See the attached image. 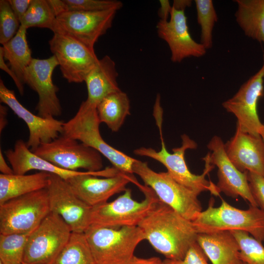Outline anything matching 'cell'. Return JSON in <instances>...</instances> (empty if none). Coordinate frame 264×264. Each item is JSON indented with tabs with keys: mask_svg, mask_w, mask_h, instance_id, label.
Listing matches in <instances>:
<instances>
[{
	"mask_svg": "<svg viewBox=\"0 0 264 264\" xmlns=\"http://www.w3.org/2000/svg\"><path fill=\"white\" fill-rule=\"evenodd\" d=\"M21 264H28V263H25V262H23Z\"/></svg>",
	"mask_w": 264,
	"mask_h": 264,
	"instance_id": "46",
	"label": "cell"
},
{
	"mask_svg": "<svg viewBox=\"0 0 264 264\" xmlns=\"http://www.w3.org/2000/svg\"><path fill=\"white\" fill-rule=\"evenodd\" d=\"M48 43L63 77L69 83L84 82L99 59L94 49L65 34L54 33Z\"/></svg>",
	"mask_w": 264,
	"mask_h": 264,
	"instance_id": "12",
	"label": "cell"
},
{
	"mask_svg": "<svg viewBox=\"0 0 264 264\" xmlns=\"http://www.w3.org/2000/svg\"><path fill=\"white\" fill-rule=\"evenodd\" d=\"M72 232L60 216L50 212L30 234L23 262L30 264H53Z\"/></svg>",
	"mask_w": 264,
	"mask_h": 264,
	"instance_id": "9",
	"label": "cell"
},
{
	"mask_svg": "<svg viewBox=\"0 0 264 264\" xmlns=\"http://www.w3.org/2000/svg\"><path fill=\"white\" fill-rule=\"evenodd\" d=\"M207 147L211 153L205 157L210 164L217 166L218 169L216 185L220 192L234 198L241 197L249 202L250 205L258 206L250 189L247 172L240 171L230 161L221 138L214 135Z\"/></svg>",
	"mask_w": 264,
	"mask_h": 264,
	"instance_id": "17",
	"label": "cell"
},
{
	"mask_svg": "<svg viewBox=\"0 0 264 264\" xmlns=\"http://www.w3.org/2000/svg\"><path fill=\"white\" fill-rule=\"evenodd\" d=\"M50 174H0V204L11 199L47 188Z\"/></svg>",
	"mask_w": 264,
	"mask_h": 264,
	"instance_id": "24",
	"label": "cell"
},
{
	"mask_svg": "<svg viewBox=\"0 0 264 264\" xmlns=\"http://www.w3.org/2000/svg\"><path fill=\"white\" fill-rule=\"evenodd\" d=\"M32 0H7L14 13L21 21L28 9Z\"/></svg>",
	"mask_w": 264,
	"mask_h": 264,
	"instance_id": "37",
	"label": "cell"
},
{
	"mask_svg": "<svg viewBox=\"0 0 264 264\" xmlns=\"http://www.w3.org/2000/svg\"><path fill=\"white\" fill-rule=\"evenodd\" d=\"M129 264H164L163 261L157 257L142 258L134 256Z\"/></svg>",
	"mask_w": 264,
	"mask_h": 264,
	"instance_id": "41",
	"label": "cell"
},
{
	"mask_svg": "<svg viewBox=\"0 0 264 264\" xmlns=\"http://www.w3.org/2000/svg\"><path fill=\"white\" fill-rule=\"evenodd\" d=\"M0 68L1 69L6 72L11 76L13 79L20 94L22 95L24 93L23 85L22 84L15 73L6 64L5 59L3 56V50L2 46L0 47Z\"/></svg>",
	"mask_w": 264,
	"mask_h": 264,
	"instance_id": "38",
	"label": "cell"
},
{
	"mask_svg": "<svg viewBox=\"0 0 264 264\" xmlns=\"http://www.w3.org/2000/svg\"><path fill=\"white\" fill-rule=\"evenodd\" d=\"M236 21L244 34L264 44V0H235Z\"/></svg>",
	"mask_w": 264,
	"mask_h": 264,
	"instance_id": "25",
	"label": "cell"
},
{
	"mask_svg": "<svg viewBox=\"0 0 264 264\" xmlns=\"http://www.w3.org/2000/svg\"><path fill=\"white\" fill-rule=\"evenodd\" d=\"M158 37L168 45L171 60L180 63L189 57L199 58L206 53V49L191 36L184 10L172 6L168 20H159L156 26Z\"/></svg>",
	"mask_w": 264,
	"mask_h": 264,
	"instance_id": "18",
	"label": "cell"
},
{
	"mask_svg": "<svg viewBox=\"0 0 264 264\" xmlns=\"http://www.w3.org/2000/svg\"><path fill=\"white\" fill-rule=\"evenodd\" d=\"M53 264H97L84 233L72 232Z\"/></svg>",
	"mask_w": 264,
	"mask_h": 264,
	"instance_id": "28",
	"label": "cell"
},
{
	"mask_svg": "<svg viewBox=\"0 0 264 264\" xmlns=\"http://www.w3.org/2000/svg\"><path fill=\"white\" fill-rule=\"evenodd\" d=\"M68 11H99L119 10L123 5L117 0H64Z\"/></svg>",
	"mask_w": 264,
	"mask_h": 264,
	"instance_id": "34",
	"label": "cell"
},
{
	"mask_svg": "<svg viewBox=\"0 0 264 264\" xmlns=\"http://www.w3.org/2000/svg\"><path fill=\"white\" fill-rule=\"evenodd\" d=\"M100 124L96 105L85 100L75 115L64 123L62 134L93 148L120 172L133 175L132 168L135 159L107 143L101 135Z\"/></svg>",
	"mask_w": 264,
	"mask_h": 264,
	"instance_id": "4",
	"label": "cell"
},
{
	"mask_svg": "<svg viewBox=\"0 0 264 264\" xmlns=\"http://www.w3.org/2000/svg\"><path fill=\"white\" fill-rule=\"evenodd\" d=\"M0 171L3 175H11L14 174L13 170L11 166L7 163L5 158L0 150Z\"/></svg>",
	"mask_w": 264,
	"mask_h": 264,
	"instance_id": "42",
	"label": "cell"
},
{
	"mask_svg": "<svg viewBox=\"0 0 264 264\" xmlns=\"http://www.w3.org/2000/svg\"><path fill=\"white\" fill-rule=\"evenodd\" d=\"M66 181L75 194L91 207L106 202L114 195L125 191L130 182H138L133 175L124 174L114 167L85 171Z\"/></svg>",
	"mask_w": 264,
	"mask_h": 264,
	"instance_id": "11",
	"label": "cell"
},
{
	"mask_svg": "<svg viewBox=\"0 0 264 264\" xmlns=\"http://www.w3.org/2000/svg\"><path fill=\"white\" fill-rule=\"evenodd\" d=\"M145 240L165 259L181 260L197 242L192 221L159 200L138 225Z\"/></svg>",
	"mask_w": 264,
	"mask_h": 264,
	"instance_id": "1",
	"label": "cell"
},
{
	"mask_svg": "<svg viewBox=\"0 0 264 264\" xmlns=\"http://www.w3.org/2000/svg\"><path fill=\"white\" fill-rule=\"evenodd\" d=\"M30 233L0 234V261L3 264H21Z\"/></svg>",
	"mask_w": 264,
	"mask_h": 264,
	"instance_id": "30",
	"label": "cell"
},
{
	"mask_svg": "<svg viewBox=\"0 0 264 264\" xmlns=\"http://www.w3.org/2000/svg\"><path fill=\"white\" fill-rule=\"evenodd\" d=\"M21 23L7 0H0V43L3 45L17 33Z\"/></svg>",
	"mask_w": 264,
	"mask_h": 264,
	"instance_id": "33",
	"label": "cell"
},
{
	"mask_svg": "<svg viewBox=\"0 0 264 264\" xmlns=\"http://www.w3.org/2000/svg\"><path fill=\"white\" fill-rule=\"evenodd\" d=\"M136 185L144 194V200L133 199L131 189L127 188L112 201L92 207L90 224L110 227L138 226L159 199L149 187L138 182Z\"/></svg>",
	"mask_w": 264,
	"mask_h": 264,
	"instance_id": "7",
	"label": "cell"
},
{
	"mask_svg": "<svg viewBox=\"0 0 264 264\" xmlns=\"http://www.w3.org/2000/svg\"><path fill=\"white\" fill-rule=\"evenodd\" d=\"M225 152L241 172H250L264 177V141L261 135L243 132L237 125L236 132L224 144Z\"/></svg>",
	"mask_w": 264,
	"mask_h": 264,
	"instance_id": "20",
	"label": "cell"
},
{
	"mask_svg": "<svg viewBox=\"0 0 264 264\" xmlns=\"http://www.w3.org/2000/svg\"><path fill=\"white\" fill-rule=\"evenodd\" d=\"M98 118L113 132H118L130 114V101L121 89L110 93L96 105Z\"/></svg>",
	"mask_w": 264,
	"mask_h": 264,
	"instance_id": "26",
	"label": "cell"
},
{
	"mask_svg": "<svg viewBox=\"0 0 264 264\" xmlns=\"http://www.w3.org/2000/svg\"><path fill=\"white\" fill-rule=\"evenodd\" d=\"M197 242L212 264H241L240 247L229 231L198 233Z\"/></svg>",
	"mask_w": 264,
	"mask_h": 264,
	"instance_id": "22",
	"label": "cell"
},
{
	"mask_svg": "<svg viewBox=\"0 0 264 264\" xmlns=\"http://www.w3.org/2000/svg\"><path fill=\"white\" fill-rule=\"evenodd\" d=\"M264 57L260 69L240 88L230 99L222 103L223 108L234 114L237 125L244 132L259 136L263 123L258 114L257 107L260 98L264 93Z\"/></svg>",
	"mask_w": 264,
	"mask_h": 264,
	"instance_id": "14",
	"label": "cell"
},
{
	"mask_svg": "<svg viewBox=\"0 0 264 264\" xmlns=\"http://www.w3.org/2000/svg\"><path fill=\"white\" fill-rule=\"evenodd\" d=\"M240 247V258L245 264H264V246L262 242L242 230L230 231Z\"/></svg>",
	"mask_w": 264,
	"mask_h": 264,
	"instance_id": "32",
	"label": "cell"
},
{
	"mask_svg": "<svg viewBox=\"0 0 264 264\" xmlns=\"http://www.w3.org/2000/svg\"><path fill=\"white\" fill-rule=\"evenodd\" d=\"M47 189L39 190L0 204V234H27L50 213Z\"/></svg>",
	"mask_w": 264,
	"mask_h": 264,
	"instance_id": "8",
	"label": "cell"
},
{
	"mask_svg": "<svg viewBox=\"0 0 264 264\" xmlns=\"http://www.w3.org/2000/svg\"><path fill=\"white\" fill-rule=\"evenodd\" d=\"M7 108L5 106L0 105V133L6 127L8 124L7 121Z\"/></svg>",
	"mask_w": 264,
	"mask_h": 264,
	"instance_id": "43",
	"label": "cell"
},
{
	"mask_svg": "<svg viewBox=\"0 0 264 264\" xmlns=\"http://www.w3.org/2000/svg\"><path fill=\"white\" fill-rule=\"evenodd\" d=\"M0 101L6 105L26 124L29 136L26 142L34 152L43 144L49 143L63 132L64 122L56 118H45L35 115L18 100L13 90L9 89L0 80Z\"/></svg>",
	"mask_w": 264,
	"mask_h": 264,
	"instance_id": "19",
	"label": "cell"
},
{
	"mask_svg": "<svg viewBox=\"0 0 264 264\" xmlns=\"http://www.w3.org/2000/svg\"><path fill=\"white\" fill-rule=\"evenodd\" d=\"M218 207H214L213 198L208 208L192 221L198 233L221 231L242 230L262 242L264 241V211L250 205L242 210L229 204L223 198Z\"/></svg>",
	"mask_w": 264,
	"mask_h": 264,
	"instance_id": "5",
	"label": "cell"
},
{
	"mask_svg": "<svg viewBox=\"0 0 264 264\" xmlns=\"http://www.w3.org/2000/svg\"><path fill=\"white\" fill-rule=\"evenodd\" d=\"M250 190L259 207L264 211V177L247 172Z\"/></svg>",
	"mask_w": 264,
	"mask_h": 264,
	"instance_id": "36",
	"label": "cell"
},
{
	"mask_svg": "<svg viewBox=\"0 0 264 264\" xmlns=\"http://www.w3.org/2000/svg\"><path fill=\"white\" fill-rule=\"evenodd\" d=\"M159 128L161 148L157 151L152 148L140 147L135 149L133 153L137 155L146 156L160 162L167 170V173L177 182L200 194L204 191H209L215 196L219 195L220 192L217 186L211 181L207 180L205 176L214 168L205 157V169L199 175L194 174L189 170L185 160V151L188 149H195L197 144L187 135L181 136L182 144L179 147L173 148V153L167 150L162 136L161 124L162 116H155Z\"/></svg>",
	"mask_w": 264,
	"mask_h": 264,
	"instance_id": "2",
	"label": "cell"
},
{
	"mask_svg": "<svg viewBox=\"0 0 264 264\" xmlns=\"http://www.w3.org/2000/svg\"><path fill=\"white\" fill-rule=\"evenodd\" d=\"M207 257L197 242L189 248L185 257L181 260L165 259L164 264H209Z\"/></svg>",
	"mask_w": 264,
	"mask_h": 264,
	"instance_id": "35",
	"label": "cell"
},
{
	"mask_svg": "<svg viewBox=\"0 0 264 264\" xmlns=\"http://www.w3.org/2000/svg\"><path fill=\"white\" fill-rule=\"evenodd\" d=\"M191 0H174L172 6L176 9L184 10L186 7L191 5Z\"/></svg>",
	"mask_w": 264,
	"mask_h": 264,
	"instance_id": "44",
	"label": "cell"
},
{
	"mask_svg": "<svg viewBox=\"0 0 264 264\" xmlns=\"http://www.w3.org/2000/svg\"><path fill=\"white\" fill-rule=\"evenodd\" d=\"M47 1L56 17L63 12L67 11L64 0H47Z\"/></svg>",
	"mask_w": 264,
	"mask_h": 264,
	"instance_id": "39",
	"label": "cell"
},
{
	"mask_svg": "<svg viewBox=\"0 0 264 264\" xmlns=\"http://www.w3.org/2000/svg\"><path fill=\"white\" fill-rule=\"evenodd\" d=\"M27 29L21 25L16 35L2 46L5 60L23 85L24 71L33 59L27 41Z\"/></svg>",
	"mask_w": 264,
	"mask_h": 264,
	"instance_id": "27",
	"label": "cell"
},
{
	"mask_svg": "<svg viewBox=\"0 0 264 264\" xmlns=\"http://www.w3.org/2000/svg\"><path fill=\"white\" fill-rule=\"evenodd\" d=\"M118 76L115 63L110 57L105 55L98 59L84 81L88 91L86 100L97 105L107 95L120 90Z\"/></svg>",
	"mask_w": 264,
	"mask_h": 264,
	"instance_id": "23",
	"label": "cell"
},
{
	"mask_svg": "<svg viewBox=\"0 0 264 264\" xmlns=\"http://www.w3.org/2000/svg\"><path fill=\"white\" fill-rule=\"evenodd\" d=\"M132 169L133 174L153 190L160 201L187 220L193 221L202 211L198 198L199 194L177 182L167 172H156L147 162L136 159Z\"/></svg>",
	"mask_w": 264,
	"mask_h": 264,
	"instance_id": "6",
	"label": "cell"
},
{
	"mask_svg": "<svg viewBox=\"0 0 264 264\" xmlns=\"http://www.w3.org/2000/svg\"><path fill=\"white\" fill-rule=\"evenodd\" d=\"M160 7L158 10V15L160 20H168L170 16L172 6L171 5L169 0H159Z\"/></svg>",
	"mask_w": 264,
	"mask_h": 264,
	"instance_id": "40",
	"label": "cell"
},
{
	"mask_svg": "<svg viewBox=\"0 0 264 264\" xmlns=\"http://www.w3.org/2000/svg\"><path fill=\"white\" fill-rule=\"evenodd\" d=\"M118 10L99 11H68L56 17L53 33L66 34L90 48L111 27Z\"/></svg>",
	"mask_w": 264,
	"mask_h": 264,
	"instance_id": "13",
	"label": "cell"
},
{
	"mask_svg": "<svg viewBox=\"0 0 264 264\" xmlns=\"http://www.w3.org/2000/svg\"><path fill=\"white\" fill-rule=\"evenodd\" d=\"M33 153L67 170L83 169L94 172L101 170L103 166L102 155L98 152L63 134L49 143L40 145Z\"/></svg>",
	"mask_w": 264,
	"mask_h": 264,
	"instance_id": "10",
	"label": "cell"
},
{
	"mask_svg": "<svg viewBox=\"0 0 264 264\" xmlns=\"http://www.w3.org/2000/svg\"><path fill=\"white\" fill-rule=\"evenodd\" d=\"M0 264H3L1 261H0Z\"/></svg>",
	"mask_w": 264,
	"mask_h": 264,
	"instance_id": "47",
	"label": "cell"
},
{
	"mask_svg": "<svg viewBox=\"0 0 264 264\" xmlns=\"http://www.w3.org/2000/svg\"><path fill=\"white\" fill-rule=\"evenodd\" d=\"M84 234L97 264H129L145 236L137 226L90 224Z\"/></svg>",
	"mask_w": 264,
	"mask_h": 264,
	"instance_id": "3",
	"label": "cell"
},
{
	"mask_svg": "<svg viewBox=\"0 0 264 264\" xmlns=\"http://www.w3.org/2000/svg\"><path fill=\"white\" fill-rule=\"evenodd\" d=\"M260 134L264 141V123H263V126L260 130Z\"/></svg>",
	"mask_w": 264,
	"mask_h": 264,
	"instance_id": "45",
	"label": "cell"
},
{
	"mask_svg": "<svg viewBox=\"0 0 264 264\" xmlns=\"http://www.w3.org/2000/svg\"><path fill=\"white\" fill-rule=\"evenodd\" d=\"M241 264H244V263H243L242 262V263Z\"/></svg>",
	"mask_w": 264,
	"mask_h": 264,
	"instance_id": "48",
	"label": "cell"
},
{
	"mask_svg": "<svg viewBox=\"0 0 264 264\" xmlns=\"http://www.w3.org/2000/svg\"><path fill=\"white\" fill-rule=\"evenodd\" d=\"M21 25L30 27L47 28L54 32L56 16L47 0H32L27 12L21 21Z\"/></svg>",
	"mask_w": 264,
	"mask_h": 264,
	"instance_id": "29",
	"label": "cell"
},
{
	"mask_svg": "<svg viewBox=\"0 0 264 264\" xmlns=\"http://www.w3.org/2000/svg\"><path fill=\"white\" fill-rule=\"evenodd\" d=\"M197 21L201 28L200 44L205 49L213 45L212 33L218 17L212 0H195Z\"/></svg>",
	"mask_w": 264,
	"mask_h": 264,
	"instance_id": "31",
	"label": "cell"
},
{
	"mask_svg": "<svg viewBox=\"0 0 264 264\" xmlns=\"http://www.w3.org/2000/svg\"><path fill=\"white\" fill-rule=\"evenodd\" d=\"M58 66L54 55L44 59L33 58L24 71V84L38 94L36 110L43 118H55L62 114V108L57 94L59 88L52 80L53 71Z\"/></svg>",
	"mask_w": 264,
	"mask_h": 264,
	"instance_id": "15",
	"label": "cell"
},
{
	"mask_svg": "<svg viewBox=\"0 0 264 264\" xmlns=\"http://www.w3.org/2000/svg\"><path fill=\"white\" fill-rule=\"evenodd\" d=\"M4 154L14 174L17 175H24L30 171L37 170L57 175L66 180L84 172L67 170L56 166L36 155L22 139L17 140L14 148L5 151Z\"/></svg>",
	"mask_w": 264,
	"mask_h": 264,
	"instance_id": "21",
	"label": "cell"
},
{
	"mask_svg": "<svg viewBox=\"0 0 264 264\" xmlns=\"http://www.w3.org/2000/svg\"><path fill=\"white\" fill-rule=\"evenodd\" d=\"M50 211L60 216L72 232L84 233L90 225L92 207L81 200L68 183L51 174L46 188Z\"/></svg>",
	"mask_w": 264,
	"mask_h": 264,
	"instance_id": "16",
	"label": "cell"
}]
</instances>
